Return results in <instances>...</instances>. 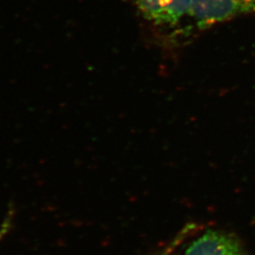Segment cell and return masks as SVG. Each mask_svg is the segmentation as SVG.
<instances>
[{
	"label": "cell",
	"instance_id": "cell-1",
	"mask_svg": "<svg viewBox=\"0 0 255 255\" xmlns=\"http://www.w3.org/2000/svg\"><path fill=\"white\" fill-rule=\"evenodd\" d=\"M251 11H255V0H192L189 14L199 27H208Z\"/></svg>",
	"mask_w": 255,
	"mask_h": 255
},
{
	"label": "cell",
	"instance_id": "cell-2",
	"mask_svg": "<svg viewBox=\"0 0 255 255\" xmlns=\"http://www.w3.org/2000/svg\"><path fill=\"white\" fill-rule=\"evenodd\" d=\"M145 18L156 25H176L189 13L192 0H136Z\"/></svg>",
	"mask_w": 255,
	"mask_h": 255
},
{
	"label": "cell",
	"instance_id": "cell-3",
	"mask_svg": "<svg viewBox=\"0 0 255 255\" xmlns=\"http://www.w3.org/2000/svg\"><path fill=\"white\" fill-rule=\"evenodd\" d=\"M184 255H244L231 237L215 231H208L187 248Z\"/></svg>",
	"mask_w": 255,
	"mask_h": 255
}]
</instances>
